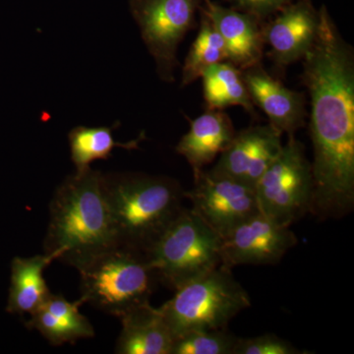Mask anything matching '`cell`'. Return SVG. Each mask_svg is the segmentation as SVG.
<instances>
[{
    "instance_id": "obj_1",
    "label": "cell",
    "mask_w": 354,
    "mask_h": 354,
    "mask_svg": "<svg viewBox=\"0 0 354 354\" xmlns=\"http://www.w3.org/2000/svg\"><path fill=\"white\" fill-rule=\"evenodd\" d=\"M318 15L316 38L304 57L314 147L311 213L342 218L354 205L353 55L327 10Z\"/></svg>"
},
{
    "instance_id": "obj_2",
    "label": "cell",
    "mask_w": 354,
    "mask_h": 354,
    "mask_svg": "<svg viewBox=\"0 0 354 354\" xmlns=\"http://www.w3.org/2000/svg\"><path fill=\"white\" fill-rule=\"evenodd\" d=\"M102 176L91 167L75 172L59 184L50 201L44 253L77 270L118 243Z\"/></svg>"
},
{
    "instance_id": "obj_3",
    "label": "cell",
    "mask_w": 354,
    "mask_h": 354,
    "mask_svg": "<svg viewBox=\"0 0 354 354\" xmlns=\"http://www.w3.org/2000/svg\"><path fill=\"white\" fill-rule=\"evenodd\" d=\"M102 187L118 243L143 253L183 209L184 191L171 177L102 174Z\"/></svg>"
},
{
    "instance_id": "obj_4",
    "label": "cell",
    "mask_w": 354,
    "mask_h": 354,
    "mask_svg": "<svg viewBox=\"0 0 354 354\" xmlns=\"http://www.w3.org/2000/svg\"><path fill=\"white\" fill-rule=\"evenodd\" d=\"M78 272L84 304L118 318L148 304L158 283L145 254L120 243L97 254Z\"/></svg>"
},
{
    "instance_id": "obj_5",
    "label": "cell",
    "mask_w": 354,
    "mask_h": 354,
    "mask_svg": "<svg viewBox=\"0 0 354 354\" xmlns=\"http://www.w3.org/2000/svg\"><path fill=\"white\" fill-rule=\"evenodd\" d=\"M220 235L183 208L144 252L158 283L176 290L221 265Z\"/></svg>"
},
{
    "instance_id": "obj_6",
    "label": "cell",
    "mask_w": 354,
    "mask_h": 354,
    "mask_svg": "<svg viewBox=\"0 0 354 354\" xmlns=\"http://www.w3.org/2000/svg\"><path fill=\"white\" fill-rule=\"evenodd\" d=\"M250 305L249 293L232 270L220 265L177 288L158 309L176 339L191 330L225 329Z\"/></svg>"
},
{
    "instance_id": "obj_7",
    "label": "cell",
    "mask_w": 354,
    "mask_h": 354,
    "mask_svg": "<svg viewBox=\"0 0 354 354\" xmlns=\"http://www.w3.org/2000/svg\"><path fill=\"white\" fill-rule=\"evenodd\" d=\"M255 192L260 213L285 227L311 213L312 167L304 145L295 136H290L260 177Z\"/></svg>"
},
{
    "instance_id": "obj_8",
    "label": "cell",
    "mask_w": 354,
    "mask_h": 354,
    "mask_svg": "<svg viewBox=\"0 0 354 354\" xmlns=\"http://www.w3.org/2000/svg\"><path fill=\"white\" fill-rule=\"evenodd\" d=\"M197 0H135L133 13L142 38L167 82L174 80L176 53L184 37L194 27Z\"/></svg>"
},
{
    "instance_id": "obj_9",
    "label": "cell",
    "mask_w": 354,
    "mask_h": 354,
    "mask_svg": "<svg viewBox=\"0 0 354 354\" xmlns=\"http://www.w3.org/2000/svg\"><path fill=\"white\" fill-rule=\"evenodd\" d=\"M184 198L191 202V211L221 239L260 213L255 188L212 169L194 176V186L184 192Z\"/></svg>"
},
{
    "instance_id": "obj_10",
    "label": "cell",
    "mask_w": 354,
    "mask_h": 354,
    "mask_svg": "<svg viewBox=\"0 0 354 354\" xmlns=\"http://www.w3.org/2000/svg\"><path fill=\"white\" fill-rule=\"evenodd\" d=\"M297 243L290 227L258 213L221 239V266L232 270L241 265L277 264Z\"/></svg>"
},
{
    "instance_id": "obj_11",
    "label": "cell",
    "mask_w": 354,
    "mask_h": 354,
    "mask_svg": "<svg viewBox=\"0 0 354 354\" xmlns=\"http://www.w3.org/2000/svg\"><path fill=\"white\" fill-rule=\"evenodd\" d=\"M281 134L271 124L235 133L212 171L255 188L260 177L283 148Z\"/></svg>"
},
{
    "instance_id": "obj_12",
    "label": "cell",
    "mask_w": 354,
    "mask_h": 354,
    "mask_svg": "<svg viewBox=\"0 0 354 354\" xmlns=\"http://www.w3.org/2000/svg\"><path fill=\"white\" fill-rule=\"evenodd\" d=\"M204 15L225 41L227 60L239 69L245 70L260 64L264 34L252 14L225 8L205 0Z\"/></svg>"
},
{
    "instance_id": "obj_13",
    "label": "cell",
    "mask_w": 354,
    "mask_h": 354,
    "mask_svg": "<svg viewBox=\"0 0 354 354\" xmlns=\"http://www.w3.org/2000/svg\"><path fill=\"white\" fill-rule=\"evenodd\" d=\"M243 71L242 76L251 100L267 114L270 124L281 133H288V136H295L304 122V95L274 80L261 64Z\"/></svg>"
},
{
    "instance_id": "obj_14",
    "label": "cell",
    "mask_w": 354,
    "mask_h": 354,
    "mask_svg": "<svg viewBox=\"0 0 354 354\" xmlns=\"http://www.w3.org/2000/svg\"><path fill=\"white\" fill-rule=\"evenodd\" d=\"M319 15L306 3L286 7L263 30L264 41L279 65H288L304 57L316 38Z\"/></svg>"
},
{
    "instance_id": "obj_15",
    "label": "cell",
    "mask_w": 354,
    "mask_h": 354,
    "mask_svg": "<svg viewBox=\"0 0 354 354\" xmlns=\"http://www.w3.org/2000/svg\"><path fill=\"white\" fill-rule=\"evenodd\" d=\"M122 330L116 342L120 354H171L174 337L160 309L139 305L120 317Z\"/></svg>"
},
{
    "instance_id": "obj_16",
    "label": "cell",
    "mask_w": 354,
    "mask_h": 354,
    "mask_svg": "<svg viewBox=\"0 0 354 354\" xmlns=\"http://www.w3.org/2000/svg\"><path fill=\"white\" fill-rule=\"evenodd\" d=\"M234 135L227 114L211 111L191 121L189 131L177 144L176 152L187 160L196 176L227 148Z\"/></svg>"
},
{
    "instance_id": "obj_17",
    "label": "cell",
    "mask_w": 354,
    "mask_h": 354,
    "mask_svg": "<svg viewBox=\"0 0 354 354\" xmlns=\"http://www.w3.org/2000/svg\"><path fill=\"white\" fill-rule=\"evenodd\" d=\"M83 304L81 298L70 302L62 295L50 292L43 304L30 315L31 318L26 326L38 330L55 346L93 337L95 330L92 324L79 311Z\"/></svg>"
},
{
    "instance_id": "obj_18",
    "label": "cell",
    "mask_w": 354,
    "mask_h": 354,
    "mask_svg": "<svg viewBox=\"0 0 354 354\" xmlns=\"http://www.w3.org/2000/svg\"><path fill=\"white\" fill-rule=\"evenodd\" d=\"M55 258L50 254L15 257L11 262L10 286L6 311L17 315L31 314L50 295L44 272Z\"/></svg>"
},
{
    "instance_id": "obj_19",
    "label": "cell",
    "mask_w": 354,
    "mask_h": 354,
    "mask_svg": "<svg viewBox=\"0 0 354 354\" xmlns=\"http://www.w3.org/2000/svg\"><path fill=\"white\" fill-rule=\"evenodd\" d=\"M204 97L211 111L241 106L253 113V102L247 90L241 69L232 64L220 62L205 70Z\"/></svg>"
},
{
    "instance_id": "obj_20",
    "label": "cell",
    "mask_w": 354,
    "mask_h": 354,
    "mask_svg": "<svg viewBox=\"0 0 354 354\" xmlns=\"http://www.w3.org/2000/svg\"><path fill=\"white\" fill-rule=\"evenodd\" d=\"M71 160L76 167V172L90 169L97 160H106L111 156L114 148L127 150L138 148L140 141L144 139V133L138 138L127 143H120L113 139L111 127L73 128L68 135Z\"/></svg>"
},
{
    "instance_id": "obj_21",
    "label": "cell",
    "mask_w": 354,
    "mask_h": 354,
    "mask_svg": "<svg viewBox=\"0 0 354 354\" xmlns=\"http://www.w3.org/2000/svg\"><path fill=\"white\" fill-rule=\"evenodd\" d=\"M225 60H227L225 41L208 18L203 15L201 29L184 62L183 86L194 82L205 70Z\"/></svg>"
},
{
    "instance_id": "obj_22",
    "label": "cell",
    "mask_w": 354,
    "mask_h": 354,
    "mask_svg": "<svg viewBox=\"0 0 354 354\" xmlns=\"http://www.w3.org/2000/svg\"><path fill=\"white\" fill-rule=\"evenodd\" d=\"M237 339L227 328L191 330L174 339L171 354H232Z\"/></svg>"
},
{
    "instance_id": "obj_23",
    "label": "cell",
    "mask_w": 354,
    "mask_h": 354,
    "mask_svg": "<svg viewBox=\"0 0 354 354\" xmlns=\"http://www.w3.org/2000/svg\"><path fill=\"white\" fill-rule=\"evenodd\" d=\"M306 353L295 348L291 342L277 335L266 334L258 337H239L232 354H299Z\"/></svg>"
},
{
    "instance_id": "obj_24",
    "label": "cell",
    "mask_w": 354,
    "mask_h": 354,
    "mask_svg": "<svg viewBox=\"0 0 354 354\" xmlns=\"http://www.w3.org/2000/svg\"><path fill=\"white\" fill-rule=\"evenodd\" d=\"M243 9L244 12L262 17L283 8L290 0H230Z\"/></svg>"
}]
</instances>
